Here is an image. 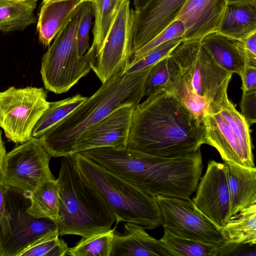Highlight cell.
<instances>
[{"mask_svg":"<svg viewBox=\"0 0 256 256\" xmlns=\"http://www.w3.org/2000/svg\"><path fill=\"white\" fill-rule=\"evenodd\" d=\"M82 0H43L38 15L37 31L40 42L44 46H50L73 15Z\"/></svg>","mask_w":256,"mask_h":256,"instance_id":"cell-20","label":"cell"},{"mask_svg":"<svg viewBox=\"0 0 256 256\" xmlns=\"http://www.w3.org/2000/svg\"><path fill=\"white\" fill-rule=\"evenodd\" d=\"M115 228L110 230L82 236L76 244L68 248L66 256H110Z\"/></svg>","mask_w":256,"mask_h":256,"instance_id":"cell-30","label":"cell"},{"mask_svg":"<svg viewBox=\"0 0 256 256\" xmlns=\"http://www.w3.org/2000/svg\"><path fill=\"white\" fill-rule=\"evenodd\" d=\"M126 0H94L91 2L95 18L92 30L96 54L100 50L112 24Z\"/></svg>","mask_w":256,"mask_h":256,"instance_id":"cell-29","label":"cell"},{"mask_svg":"<svg viewBox=\"0 0 256 256\" xmlns=\"http://www.w3.org/2000/svg\"><path fill=\"white\" fill-rule=\"evenodd\" d=\"M203 47L223 69L240 75L245 66L242 40H236L218 32L208 34L200 40Z\"/></svg>","mask_w":256,"mask_h":256,"instance_id":"cell-19","label":"cell"},{"mask_svg":"<svg viewBox=\"0 0 256 256\" xmlns=\"http://www.w3.org/2000/svg\"><path fill=\"white\" fill-rule=\"evenodd\" d=\"M204 138L202 121L172 94L162 90L135 108L126 148L174 158L200 149Z\"/></svg>","mask_w":256,"mask_h":256,"instance_id":"cell-1","label":"cell"},{"mask_svg":"<svg viewBox=\"0 0 256 256\" xmlns=\"http://www.w3.org/2000/svg\"><path fill=\"white\" fill-rule=\"evenodd\" d=\"M158 241L161 247L172 256H217L222 246L178 236L166 229Z\"/></svg>","mask_w":256,"mask_h":256,"instance_id":"cell-26","label":"cell"},{"mask_svg":"<svg viewBox=\"0 0 256 256\" xmlns=\"http://www.w3.org/2000/svg\"><path fill=\"white\" fill-rule=\"evenodd\" d=\"M180 69L168 90L196 118L227 94L232 74L221 68L203 47L200 40H182L170 53Z\"/></svg>","mask_w":256,"mask_h":256,"instance_id":"cell-3","label":"cell"},{"mask_svg":"<svg viewBox=\"0 0 256 256\" xmlns=\"http://www.w3.org/2000/svg\"><path fill=\"white\" fill-rule=\"evenodd\" d=\"M192 201L219 229L231 216V204L226 164L210 160Z\"/></svg>","mask_w":256,"mask_h":256,"instance_id":"cell-14","label":"cell"},{"mask_svg":"<svg viewBox=\"0 0 256 256\" xmlns=\"http://www.w3.org/2000/svg\"><path fill=\"white\" fill-rule=\"evenodd\" d=\"M8 187L0 183V219L3 216L6 206V194Z\"/></svg>","mask_w":256,"mask_h":256,"instance_id":"cell-38","label":"cell"},{"mask_svg":"<svg viewBox=\"0 0 256 256\" xmlns=\"http://www.w3.org/2000/svg\"><path fill=\"white\" fill-rule=\"evenodd\" d=\"M228 4L230 3H253L256 4V0H226Z\"/></svg>","mask_w":256,"mask_h":256,"instance_id":"cell-41","label":"cell"},{"mask_svg":"<svg viewBox=\"0 0 256 256\" xmlns=\"http://www.w3.org/2000/svg\"><path fill=\"white\" fill-rule=\"evenodd\" d=\"M150 0H134V5L136 10L142 8Z\"/></svg>","mask_w":256,"mask_h":256,"instance_id":"cell-40","label":"cell"},{"mask_svg":"<svg viewBox=\"0 0 256 256\" xmlns=\"http://www.w3.org/2000/svg\"><path fill=\"white\" fill-rule=\"evenodd\" d=\"M200 148L174 158L139 152L128 166L131 184L154 197L188 199L196 190L202 170Z\"/></svg>","mask_w":256,"mask_h":256,"instance_id":"cell-5","label":"cell"},{"mask_svg":"<svg viewBox=\"0 0 256 256\" xmlns=\"http://www.w3.org/2000/svg\"><path fill=\"white\" fill-rule=\"evenodd\" d=\"M134 10L129 0L122 3L103 42L92 70L102 83L124 70L134 52L132 30Z\"/></svg>","mask_w":256,"mask_h":256,"instance_id":"cell-13","label":"cell"},{"mask_svg":"<svg viewBox=\"0 0 256 256\" xmlns=\"http://www.w3.org/2000/svg\"><path fill=\"white\" fill-rule=\"evenodd\" d=\"M42 88L10 86L0 92V127L7 138L22 144L32 137L33 129L48 108Z\"/></svg>","mask_w":256,"mask_h":256,"instance_id":"cell-10","label":"cell"},{"mask_svg":"<svg viewBox=\"0 0 256 256\" xmlns=\"http://www.w3.org/2000/svg\"><path fill=\"white\" fill-rule=\"evenodd\" d=\"M26 194L30 202L26 210L28 214L37 218H48L56 223L59 206L56 180H46L33 192Z\"/></svg>","mask_w":256,"mask_h":256,"instance_id":"cell-25","label":"cell"},{"mask_svg":"<svg viewBox=\"0 0 256 256\" xmlns=\"http://www.w3.org/2000/svg\"><path fill=\"white\" fill-rule=\"evenodd\" d=\"M184 32V27L183 23L180 20H174L164 30L135 52L128 64L136 62L160 45L170 40L179 37L182 38Z\"/></svg>","mask_w":256,"mask_h":256,"instance_id":"cell-33","label":"cell"},{"mask_svg":"<svg viewBox=\"0 0 256 256\" xmlns=\"http://www.w3.org/2000/svg\"><path fill=\"white\" fill-rule=\"evenodd\" d=\"M88 98L77 94L62 100L50 102L48 108L44 112L33 129L32 137L38 138L48 129L68 115Z\"/></svg>","mask_w":256,"mask_h":256,"instance_id":"cell-28","label":"cell"},{"mask_svg":"<svg viewBox=\"0 0 256 256\" xmlns=\"http://www.w3.org/2000/svg\"><path fill=\"white\" fill-rule=\"evenodd\" d=\"M182 37L170 40L155 48L150 52L132 63H129L124 74H128L151 68L156 62L170 54L182 40Z\"/></svg>","mask_w":256,"mask_h":256,"instance_id":"cell-32","label":"cell"},{"mask_svg":"<svg viewBox=\"0 0 256 256\" xmlns=\"http://www.w3.org/2000/svg\"><path fill=\"white\" fill-rule=\"evenodd\" d=\"M58 230L41 236L22 252L19 256H65L68 247L59 238Z\"/></svg>","mask_w":256,"mask_h":256,"instance_id":"cell-31","label":"cell"},{"mask_svg":"<svg viewBox=\"0 0 256 256\" xmlns=\"http://www.w3.org/2000/svg\"><path fill=\"white\" fill-rule=\"evenodd\" d=\"M230 242L256 244V203L251 204L230 216L220 230Z\"/></svg>","mask_w":256,"mask_h":256,"instance_id":"cell-23","label":"cell"},{"mask_svg":"<svg viewBox=\"0 0 256 256\" xmlns=\"http://www.w3.org/2000/svg\"><path fill=\"white\" fill-rule=\"evenodd\" d=\"M245 64L256 67V32L242 40Z\"/></svg>","mask_w":256,"mask_h":256,"instance_id":"cell-36","label":"cell"},{"mask_svg":"<svg viewBox=\"0 0 256 256\" xmlns=\"http://www.w3.org/2000/svg\"><path fill=\"white\" fill-rule=\"evenodd\" d=\"M226 166L231 216L256 203V168L224 162Z\"/></svg>","mask_w":256,"mask_h":256,"instance_id":"cell-21","label":"cell"},{"mask_svg":"<svg viewBox=\"0 0 256 256\" xmlns=\"http://www.w3.org/2000/svg\"><path fill=\"white\" fill-rule=\"evenodd\" d=\"M45 1H58V0H44ZM84 2H92L94 0H82Z\"/></svg>","mask_w":256,"mask_h":256,"instance_id":"cell-42","label":"cell"},{"mask_svg":"<svg viewBox=\"0 0 256 256\" xmlns=\"http://www.w3.org/2000/svg\"><path fill=\"white\" fill-rule=\"evenodd\" d=\"M51 156L38 138L32 137L6 153L0 183L30 193L46 181L55 179L49 166Z\"/></svg>","mask_w":256,"mask_h":256,"instance_id":"cell-11","label":"cell"},{"mask_svg":"<svg viewBox=\"0 0 256 256\" xmlns=\"http://www.w3.org/2000/svg\"><path fill=\"white\" fill-rule=\"evenodd\" d=\"M242 80V92L256 90V67L245 64L240 75Z\"/></svg>","mask_w":256,"mask_h":256,"instance_id":"cell-37","label":"cell"},{"mask_svg":"<svg viewBox=\"0 0 256 256\" xmlns=\"http://www.w3.org/2000/svg\"><path fill=\"white\" fill-rule=\"evenodd\" d=\"M73 155L80 174L105 200L118 222L138 224L147 230L160 224L156 197L136 188L81 152Z\"/></svg>","mask_w":256,"mask_h":256,"instance_id":"cell-6","label":"cell"},{"mask_svg":"<svg viewBox=\"0 0 256 256\" xmlns=\"http://www.w3.org/2000/svg\"><path fill=\"white\" fill-rule=\"evenodd\" d=\"M93 16L92 4L86 2L76 36V48L79 57L84 54L90 48L89 32L92 25Z\"/></svg>","mask_w":256,"mask_h":256,"instance_id":"cell-34","label":"cell"},{"mask_svg":"<svg viewBox=\"0 0 256 256\" xmlns=\"http://www.w3.org/2000/svg\"><path fill=\"white\" fill-rule=\"evenodd\" d=\"M30 203L26 193L8 187L5 209L0 219V256H19L41 236L58 230L50 219L37 218L28 214Z\"/></svg>","mask_w":256,"mask_h":256,"instance_id":"cell-9","label":"cell"},{"mask_svg":"<svg viewBox=\"0 0 256 256\" xmlns=\"http://www.w3.org/2000/svg\"></svg>","mask_w":256,"mask_h":256,"instance_id":"cell-43","label":"cell"},{"mask_svg":"<svg viewBox=\"0 0 256 256\" xmlns=\"http://www.w3.org/2000/svg\"><path fill=\"white\" fill-rule=\"evenodd\" d=\"M186 0H150L141 9L134 10L132 30L134 53L175 20Z\"/></svg>","mask_w":256,"mask_h":256,"instance_id":"cell-16","label":"cell"},{"mask_svg":"<svg viewBox=\"0 0 256 256\" xmlns=\"http://www.w3.org/2000/svg\"><path fill=\"white\" fill-rule=\"evenodd\" d=\"M227 4L226 0H186L175 19L184 25L182 40H200L218 32Z\"/></svg>","mask_w":256,"mask_h":256,"instance_id":"cell-17","label":"cell"},{"mask_svg":"<svg viewBox=\"0 0 256 256\" xmlns=\"http://www.w3.org/2000/svg\"><path fill=\"white\" fill-rule=\"evenodd\" d=\"M150 69L128 74L122 70L102 83L94 94L38 138L41 144L52 156L72 154L76 141L88 128L120 107L140 104Z\"/></svg>","mask_w":256,"mask_h":256,"instance_id":"cell-2","label":"cell"},{"mask_svg":"<svg viewBox=\"0 0 256 256\" xmlns=\"http://www.w3.org/2000/svg\"><path fill=\"white\" fill-rule=\"evenodd\" d=\"M156 198L164 229L178 236L222 246L228 242L190 198Z\"/></svg>","mask_w":256,"mask_h":256,"instance_id":"cell-12","label":"cell"},{"mask_svg":"<svg viewBox=\"0 0 256 256\" xmlns=\"http://www.w3.org/2000/svg\"><path fill=\"white\" fill-rule=\"evenodd\" d=\"M56 182L60 236L82 237L106 232L118 222L105 200L80 174L73 154L62 156Z\"/></svg>","mask_w":256,"mask_h":256,"instance_id":"cell-4","label":"cell"},{"mask_svg":"<svg viewBox=\"0 0 256 256\" xmlns=\"http://www.w3.org/2000/svg\"><path fill=\"white\" fill-rule=\"evenodd\" d=\"M218 32L236 40H242L256 33V4H228Z\"/></svg>","mask_w":256,"mask_h":256,"instance_id":"cell-22","label":"cell"},{"mask_svg":"<svg viewBox=\"0 0 256 256\" xmlns=\"http://www.w3.org/2000/svg\"><path fill=\"white\" fill-rule=\"evenodd\" d=\"M180 69L170 54L156 62L149 71L144 82V96L164 90L167 91L178 78Z\"/></svg>","mask_w":256,"mask_h":256,"instance_id":"cell-27","label":"cell"},{"mask_svg":"<svg viewBox=\"0 0 256 256\" xmlns=\"http://www.w3.org/2000/svg\"><path fill=\"white\" fill-rule=\"evenodd\" d=\"M136 106L120 107L90 126L76 141L72 154L102 147L126 148Z\"/></svg>","mask_w":256,"mask_h":256,"instance_id":"cell-15","label":"cell"},{"mask_svg":"<svg viewBox=\"0 0 256 256\" xmlns=\"http://www.w3.org/2000/svg\"><path fill=\"white\" fill-rule=\"evenodd\" d=\"M145 230L138 224L125 222L124 232H114L110 256H169Z\"/></svg>","mask_w":256,"mask_h":256,"instance_id":"cell-18","label":"cell"},{"mask_svg":"<svg viewBox=\"0 0 256 256\" xmlns=\"http://www.w3.org/2000/svg\"><path fill=\"white\" fill-rule=\"evenodd\" d=\"M6 150L2 140V131L0 130V174L6 156Z\"/></svg>","mask_w":256,"mask_h":256,"instance_id":"cell-39","label":"cell"},{"mask_svg":"<svg viewBox=\"0 0 256 256\" xmlns=\"http://www.w3.org/2000/svg\"><path fill=\"white\" fill-rule=\"evenodd\" d=\"M86 2H82L78 6L42 59L40 74L44 88L56 94L68 91L87 75L95 61L96 45L92 44L80 57L76 48V32Z\"/></svg>","mask_w":256,"mask_h":256,"instance_id":"cell-7","label":"cell"},{"mask_svg":"<svg viewBox=\"0 0 256 256\" xmlns=\"http://www.w3.org/2000/svg\"><path fill=\"white\" fill-rule=\"evenodd\" d=\"M240 106V114L250 126L256 122V90L243 92Z\"/></svg>","mask_w":256,"mask_h":256,"instance_id":"cell-35","label":"cell"},{"mask_svg":"<svg viewBox=\"0 0 256 256\" xmlns=\"http://www.w3.org/2000/svg\"><path fill=\"white\" fill-rule=\"evenodd\" d=\"M38 0H0V30H24L36 22L34 12Z\"/></svg>","mask_w":256,"mask_h":256,"instance_id":"cell-24","label":"cell"},{"mask_svg":"<svg viewBox=\"0 0 256 256\" xmlns=\"http://www.w3.org/2000/svg\"><path fill=\"white\" fill-rule=\"evenodd\" d=\"M205 144L214 147L224 162L254 168L250 126L229 100L215 101L202 117Z\"/></svg>","mask_w":256,"mask_h":256,"instance_id":"cell-8","label":"cell"}]
</instances>
